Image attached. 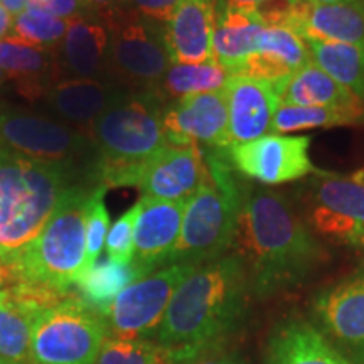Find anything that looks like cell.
<instances>
[{"label": "cell", "mask_w": 364, "mask_h": 364, "mask_svg": "<svg viewBox=\"0 0 364 364\" xmlns=\"http://www.w3.org/2000/svg\"><path fill=\"white\" fill-rule=\"evenodd\" d=\"M231 253L247 272L253 299L297 289L327 262V250L295 204L279 191L248 186Z\"/></svg>", "instance_id": "1"}, {"label": "cell", "mask_w": 364, "mask_h": 364, "mask_svg": "<svg viewBox=\"0 0 364 364\" xmlns=\"http://www.w3.org/2000/svg\"><path fill=\"white\" fill-rule=\"evenodd\" d=\"M253 294L240 258L226 253L203 263L181 282L156 341L176 364L225 348L243 326Z\"/></svg>", "instance_id": "2"}, {"label": "cell", "mask_w": 364, "mask_h": 364, "mask_svg": "<svg viewBox=\"0 0 364 364\" xmlns=\"http://www.w3.org/2000/svg\"><path fill=\"white\" fill-rule=\"evenodd\" d=\"M97 182L58 164H46L0 144V260L9 268L38 238L73 188Z\"/></svg>", "instance_id": "3"}, {"label": "cell", "mask_w": 364, "mask_h": 364, "mask_svg": "<svg viewBox=\"0 0 364 364\" xmlns=\"http://www.w3.org/2000/svg\"><path fill=\"white\" fill-rule=\"evenodd\" d=\"M208 179L186 203L181 235L167 265L199 267L230 253L248 184L226 150L203 149Z\"/></svg>", "instance_id": "4"}, {"label": "cell", "mask_w": 364, "mask_h": 364, "mask_svg": "<svg viewBox=\"0 0 364 364\" xmlns=\"http://www.w3.org/2000/svg\"><path fill=\"white\" fill-rule=\"evenodd\" d=\"M93 189L73 188L63 198L38 238L9 267L12 282L63 295L76 285L85 273L86 208Z\"/></svg>", "instance_id": "5"}, {"label": "cell", "mask_w": 364, "mask_h": 364, "mask_svg": "<svg viewBox=\"0 0 364 364\" xmlns=\"http://www.w3.org/2000/svg\"><path fill=\"white\" fill-rule=\"evenodd\" d=\"M166 105L156 91H129L86 129L100 157L102 186L115 188L125 172L166 147Z\"/></svg>", "instance_id": "6"}, {"label": "cell", "mask_w": 364, "mask_h": 364, "mask_svg": "<svg viewBox=\"0 0 364 364\" xmlns=\"http://www.w3.org/2000/svg\"><path fill=\"white\" fill-rule=\"evenodd\" d=\"M299 213L322 243L364 250V169L321 171L299 188Z\"/></svg>", "instance_id": "7"}, {"label": "cell", "mask_w": 364, "mask_h": 364, "mask_svg": "<svg viewBox=\"0 0 364 364\" xmlns=\"http://www.w3.org/2000/svg\"><path fill=\"white\" fill-rule=\"evenodd\" d=\"M0 144L33 161L70 167L102 186L100 157L86 132L22 110H0Z\"/></svg>", "instance_id": "8"}, {"label": "cell", "mask_w": 364, "mask_h": 364, "mask_svg": "<svg viewBox=\"0 0 364 364\" xmlns=\"http://www.w3.org/2000/svg\"><path fill=\"white\" fill-rule=\"evenodd\" d=\"M110 31L108 76L130 91H156L172 65L164 24L135 11L105 19Z\"/></svg>", "instance_id": "9"}, {"label": "cell", "mask_w": 364, "mask_h": 364, "mask_svg": "<svg viewBox=\"0 0 364 364\" xmlns=\"http://www.w3.org/2000/svg\"><path fill=\"white\" fill-rule=\"evenodd\" d=\"M108 339L105 318L76 297H68L36 317L31 364H97Z\"/></svg>", "instance_id": "10"}, {"label": "cell", "mask_w": 364, "mask_h": 364, "mask_svg": "<svg viewBox=\"0 0 364 364\" xmlns=\"http://www.w3.org/2000/svg\"><path fill=\"white\" fill-rule=\"evenodd\" d=\"M194 268L172 263L127 287L105 316L108 338L156 341L172 295Z\"/></svg>", "instance_id": "11"}, {"label": "cell", "mask_w": 364, "mask_h": 364, "mask_svg": "<svg viewBox=\"0 0 364 364\" xmlns=\"http://www.w3.org/2000/svg\"><path fill=\"white\" fill-rule=\"evenodd\" d=\"M314 326L354 364H364V263L312 299Z\"/></svg>", "instance_id": "12"}, {"label": "cell", "mask_w": 364, "mask_h": 364, "mask_svg": "<svg viewBox=\"0 0 364 364\" xmlns=\"http://www.w3.org/2000/svg\"><path fill=\"white\" fill-rule=\"evenodd\" d=\"M208 179L203 149L166 145L140 166L125 172L117 188H136L140 199L188 201Z\"/></svg>", "instance_id": "13"}, {"label": "cell", "mask_w": 364, "mask_h": 364, "mask_svg": "<svg viewBox=\"0 0 364 364\" xmlns=\"http://www.w3.org/2000/svg\"><path fill=\"white\" fill-rule=\"evenodd\" d=\"M311 142L312 139L307 135L268 134L245 144H231L228 156L245 179L263 186H279L321 172L309 156Z\"/></svg>", "instance_id": "14"}, {"label": "cell", "mask_w": 364, "mask_h": 364, "mask_svg": "<svg viewBox=\"0 0 364 364\" xmlns=\"http://www.w3.org/2000/svg\"><path fill=\"white\" fill-rule=\"evenodd\" d=\"M167 145L226 150L231 145L225 90L189 95L166 105Z\"/></svg>", "instance_id": "15"}, {"label": "cell", "mask_w": 364, "mask_h": 364, "mask_svg": "<svg viewBox=\"0 0 364 364\" xmlns=\"http://www.w3.org/2000/svg\"><path fill=\"white\" fill-rule=\"evenodd\" d=\"M282 27L304 41L356 44L364 48V2L311 4L297 0L290 7Z\"/></svg>", "instance_id": "16"}, {"label": "cell", "mask_w": 364, "mask_h": 364, "mask_svg": "<svg viewBox=\"0 0 364 364\" xmlns=\"http://www.w3.org/2000/svg\"><path fill=\"white\" fill-rule=\"evenodd\" d=\"M225 93L231 144H245L268 135L279 107L275 83L231 76Z\"/></svg>", "instance_id": "17"}, {"label": "cell", "mask_w": 364, "mask_h": 364, "mask_svg": "<svg viewBox=\"0 0 364 364\" xmlns=\"http://www.w3.org/2000/svg\"><path fill=\"white\" fill-rule=\"evenodd\" d=\"M135 225L134 262L149 273L166 267L181 235L182 216L188 201L140 199Z\"/></svg>", "instance_id": "18"}, {"label": "cell", "mask_w": 364, "mask_h": 364, "mask_svg": "<svg viewBox=\"0 0 364 364\" xmlns=\"http://www.w3.org/2000/svg\"><path fill=\"white\" fill-rule=\"evenodd\" d=\"M216 0H184L164 26L171 61L198 65L211 61Z\"/></svg>", "instance_id": "19"}, {"label": "cell", "mask_w": 364, "mask_h": 364, "mask_svg": "<svg viewBox=\"0 0 364 364\" xmlns=\"http://www.w3.org/2000/svg\"><path fill=\"white\" fill-rule=\"evenodd\" d=\"M265 364H354L302 317H289L272 332Z\"/></svg>", "instance_id": "20"}, {"label": "cell", "mask_w": 364, "mask_h": 364, "mask_svg": "<svg viewBox=\"0 0 364 364\" xmlns=\"http://www.w3.org/2000/svg\"><path fill=\"white\" fill-rule=\"evenodd\" d=\"M129 91L113 81L70 78L46 91L44 102L59 118L88 129Z\"/></svg>", "instance_id": "21"}, {"label": "cell", "mask_w": 364, "mask_h": 364, "mask_svg": "<svg viewBox=\"0 0 364 364\" xmlns=\"http://www.w3.org/2000/svg\"><path fill=\"white\" fill-rule=\"evenodd\" d=\"M311 61L306 41L285 27H265L255 53L233 76L279 83Z\"/></svg>", "instance_id": "22"}, {"label": "cell", "mask_w": 364, "mask_h": 364, "mask_svg": "<svg viewBox=\"0 0 364 364\" xmlns=\"http://www.w3.org/2000/svg\"><path fill=\"white\" fill-rule=\"evenodd\" d=\"M110 31L107 22L78 16L68 22L61 41V63L75 80L110 81L108 76Z\"/></svg>", "instance_id": "23"}, {"label": "cell", "mask_w": 364, "mask_h": 364, "mask_svg": "<svg viewBox=\"0 0 364 364\" xmlns=\"http://www.w3.org/2000/svg\"><path fill=\"white\" fill-rule=\"evenodd\" d=\"M263 29L265 24L255 11H243V9L216 11L211 38L213 58L233 76L238 68L255 53Z\"/></svg>", "instance_id": "24"}, {"label": "cell", "mask_w": 364, "mask_h": 364, "mask_svg": "<svg viewBox=\"0 0 364 364\" xmlns=\"http://www.w3.org/2000/svg\"><path fill=\"white\" fill-rule=\"evenodd\" d=\"M279 105L294 107H364L356 95L311 61L275 83Z\"/></svg>", "instance_id": "25"}, {"label": "cell", "mask_w": 364, "mask_h": 364, "mask_svg": "<svg viewBox=\"0 0 364 364\" xmlns=\"http://www.w3.org/2000/svg\"><path fill=\"white\" fill-rule=\"evenodd\" d=\"M145 275H149V272L136 265L134 260L124 265L110 258L100 257L93 267L88 268L85 275L76 282L80 300L105 318L118 295Z\"/></svg>", "instance_id": "26"}, {"label": "cell", "mask_w": 364, "mask_h": 364, "mask_svg": "<svg viewBox=\"0 0 364 364\" xmlns=\"http://www.w3.org/2000/svg\"><path fill=\"white\" fill-rule=\"evenodd\" d=\"M0 70L19 81L26 93H41L51 88L49 83L58 73V59L53 48L26 44L7 36L0 41Z\"/></svg>", "instance_id": "27"}, {"label": "cell", "mask_w": 364, "mask_h": 364, "mask_svg": "<svg viewBox=\"0 0 364 364\" xmlns=\"http://www.w3.org/2000/svg\"><path fill=\"white\" fill-rule=\"evenodd\" d=\"M41 312L9 285L0 290V356L17 364H31L33 324Z\"/></svg>", "instance_id": "28"}, {"label": "cell", "mask_w": 364, "mask_h": 364, "mask_svg": "<svg viewBox=\"0 0 364 364\" xmlns=\"http://www.w3.org/2000/svg\"><path fill=\"white\" fill-rule=\"evenodd\" d=\"M231 80L230 71L220 65L216 59L198 65H176L172 63L166 71L156 93L166 103L176 102L189 95L209 93V91L225 90Z\"/></svg>", "instance_id": "29"}, {"label": "cell", "mask_w": 364, "mask_h": 364, "mask_svg": "<svg viewBox=\"0 0 364 364\" xmlns=\"http://www.w3.org/2000/svg\"><path fill=\"white\" fill-rule=\"evenodd\" d=\"M364 122V107H294L279 105L270 134L284 135L300 130L332 129Z\"/></svg>", "instance_id": "30"}, {"label": "cell", "mask_w": 364, "mask_h": 364, "mask_svg": "<svg viewBox=\"0 0 364 364\" xmlns=\"http://www.w3.org/2000/svg\"><path fill=\"white\" fill-rule=\"evenodd\" d=\"M312 61L364 103V48L356 44L306 41Z\"/></svg>", "instance_id": "31"}, {"label": "cell", "mask_w": 364, "mask_h": 364, "mask_svg": "<svg viewBox=\"0 0 364 364\" xmlns=\"http://www.w3.org/2000/svg\"><path fill=\"white\" fill-rule=\"evenodd\" d=\"M68 22L51 14L27 7L24 12L14 17L11 38L22 41L26 44L39 48H53V44L61 43L68 31Z\"/></svg>", "instance_id": "32"}, {"label": "cell", "mask_w": 364, "mask_h": 364, "mask_svg": "<svg viewBox=\"0 0 364 364\" xmlns=\"http://www.w3.org/2000/svg\"><path fill=\"white\" fill-rule=\"evenodd\" d=\"M97 364H176L171 354L154 339L108 338Z\"/></svg>", "instance_id": "33"}, {"label": "cell", "mask_w": 364, "mask_h": 364, "mask_svg": "<svg viewBox=\"0 0 364 364\" xmlns=\"http://www.w3.org/2000/svg\"><path fill=\"white\" fill-rule=\"evenodd\" d=\"M108 188L97 186L91 191L88 208H86V263L85 272L102 257L107 235L110 230V215L105 206V193ZM85 275V273H83Z\"/></svg>", "instance_id": "34"}, {"label": "cell", "mask_w": 364, "mask_h": 364, "mask_svg": "<svg viewBox=\"0 0 364 364\" xmlns=\"http://www.w3.org/2000/svg\"><path fill=\"white\" fill-rule=\"evenodd\" d=\"M140 213V203L132 206L125 215L110 225L107 235V253L108 258L118 263H132L135 247V225Z\"/></svg>", "instance_id": "35"}, {"label": "cell", "mask_w": 364, "mask_h": 364, "mask_svg": "<svg viewBox=\"0 0 364 364\" xmlns=\"http://www.w3.org/2000/svg\"><path fill=\"white\" fill-rule=\"evenodd\" d=\"M27 7L48 12L59 19L71 21L75 17L83 16L86 4L85 0H29Z\"/></svg>", "instance_id": "36"}, {"label": "cell", "mask_w": 364, "mask_h": 364, "mask_svg": "<svg viewBox=\"0 0 364 364\" xmlns=\"http://www.w3.org/2000/svg\"><path fill=\"white\" fill-rule=\"evenodd\" d=\"M129 2L139 14L166 26V22L171 19L172 14L184 0H129Z\"/></svg>", "instance_id": "37"}, {"label": "cell", "mask_w": 364, "mask_h": 364, "mask_svg": "<svg viewBox=\"0 0 364 364\" xmlns=\"http://www.w3.org/2000/svg\"><path fill=\"white\" fill-rule=\"evenodd\" d=\"M188 364H241V359L238 353L230 351L225 346V348H218L213 349V351L204 353Z\"/></svg>", "instance_id": "38"}, {"label": "cell", "mask_w": 364, "mask_h": 364, "mask_svg": "<svg viewBox=\"0 0 364 364\" xmlns=\"http://www.w3.org/2000/svg\"><path fill=\"white\" fill-rule=\"evenodd\" d=\"M127 2L129 0H85L86 7H91L93 11L103 14L105 19L113 16V14L124 11Z\"/></svg>", "instance_id": "39"}, {"label": "cell", "mask_w": 364, "mask_h": 364, "mask_svg": "<svg viewBox=\"0 0 364 364\" xmlns=\"http://www.w3.org/2000/svg\"><path fill=\"white\" fill-rule=\"evenodd\" d=\"M275 0H216V11L221 9H243V11H257Z\"/></svg>", "instance_id": "40"}, {"label": "cell", "mask_w": 364, "mask_h": 364, "mask_svg": "<svg viewBox=\"0 0 364 364\" xmlns=\"http://www.w3.org/2000/svg\"><path fill=\"white\" fill-rule=\"evenodd\" d=\"M12 21H14V17L11 16V14H9L2 6H0V41L7 38L9 31L12 29Z\"/></svg>", "instance_id": "41"}, {"label": "cell", "mask_w": 364, "mask_h": 364, "mask_svg": "<svg viewBox=\"0 0 364 364\" xmlns=\"http://www.w3.org/2000/svg\"><path fill=\"white\" fill-rule=\"evenodd\" d=\"M11 282H12L11 272H9L6 263L0 260V290H2L4 287H7L9 284H11Z\"/></svg>", "instance_id": "42"}, {"label": "cell", "mask_w": 364, "mask_h": 364, "mask_svg": "<svg viewBox=\"0 0 364 364\" xmlns=\"http://www.w3.org/2000/svg\"><path fill=\"white\" fill-rule=\"evenodd\" d=\"M311 4H341V2H353V0H304Z\"/></svg>", "instance_id": "43"}, {"label": "cell", "mask_w": 364, "mask_h": 364, "mask_svg": "<svg viewBox=\"0 0 364 364\" xmlns=\"http://www.w3.org/2000/svg\"><path fill=\"white\" fill-rule=\"evenodd\" d=\"M0 364H17V363H12V361H9V359L0 356Z\"/></svg>", "instance_id": "44"}, {"label": "cell", "mask_w": 364, "mask_h": 364, "mask_svg": "<svg viewBox=\"0 0 364 364\" xmlns=\"http://www.w3.org/2000/svg\"><path fill=\"white\" fill-rule=\"evenodd\" d=\"M6 78H7V75H6V73H4L2 70H0V83H2V81L6 80Z\"/></svg>", "instance_id": "45"}, {"label": "cell", "mask_w": 364, "mask_h": 364, "mask_svg": "<svg viewBox=\"0 0 364 364\" xmlns=\"http://www.w3.org/2000/svg\"><path fill=\"white\" fill-rule=\"evenodd\" d=\"M363 2H364V0H363Z\"/></svg>", "instance_id": "46"}]
</instances>
